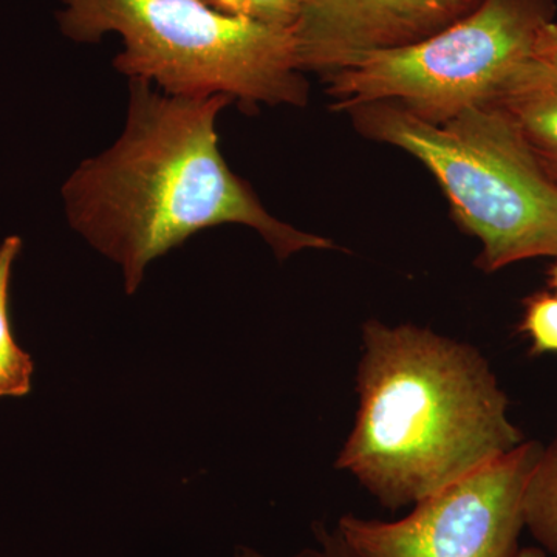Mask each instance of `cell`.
Here are the masks:
<instances>
[{"label": "cell", "instance_id": "obj_10", "mask_svg": "<svg viewBox=\"0 0 557 557\" xmlns=\"http://www.w3.org/2000/svg\"><path fill=\"white\" fill-rule=\"evenodd\" d=\"M523 520L541 548L557 557V435L542 446L523 496Z\"/></svg>", "mask_w": 557, "mask_h": 557}, {"label": "cell", "instance_id": "obj_15", "mask_svg": "<svg viewBox=\"0 0 557 557\" xmlns=\"http://www.w3.org/2000/svg\"><path fill=\"white\" fill-rule=\"evenodd\" d=\"M516 557H547V552L541 547H523L519 548Z\"/></svg>", "mask_w": 557, "mask_h": 557}, {"label": "cell", "instance_id": "obj_14", "mask_svg": "<svg viewBox=\"0 0 557 557\" xmlns=\"http://www.w3.org/2000/svg\"><path fill=\"white\" fill-rule=\"evenodd\" d=\"M533 54L557 67V22H549L539 32Z\"/></svg>", "mask_w": 557, "mask_h": 557}, {"label": "cell", "instance_id": "obj_3", "mask_svg": "<svg viewBox=\"0 0 557 557\" xmlns=\"http://www.w3.org/2000/svg\"><path fill=\"white\" fill-rule=\"evenodd\" d=\"M62 35H119L113 67L172 97L222 95L245 109L309 102L295 32L223 13L201 0H61Z\"/></svg>", "mask_w": 557, "mask_h": 557}, {"label": "cell", "instance_id": "obj_8", "mask_svg": "<svg viewBox=\"0 0 557 557\" xmlns=\"http://www.w3.org/2000/svg\"><path fill=\"white\" fill-rule=\"evenodd\" d=\"M486 104L500 110L557 182V67L528 57Z\"/></svg>", "mask_w": 557, "mask_h": 557}, {"label": "cell", "instance_id": "obj_1", "mask_svg": "<svg viewBox=\"0 0 557 557\" xmlns=\"http://www.w3.org/2000/svg\"><path fill=\"white\" fill-rule=\"evenodd\" d=\"M230 104L222 95L172 97L131 79L123 134L65 180L70 226L120 267L127 295L137 293L153 260L214 226L258 231L278 260L336 248L273 218L231 171L215 129Z\"/></svg>", "mask_w": 557, "mask_h": 557}, {"label": "cell", "instance_id": "obj_16", "mask_svg": "<svg viewBox=\"0 0 557 557\" xmlns=\"http://www.w3.org/2000/svg\"><path fill=\"white\" fill-rule=\"evenodd\" d=\"M549 282H552V287L556 289L557 296V258L555 265H553L552 270H549Z\"/></svg>", "mask_w": 557, "mask_h": 557}, {"label": "cell", "instance_id": "obj_2", "mask_svg": "<svg viewBox=\"0 0 557 557\" xmlns=\"http://www.w3.org/2000/svg\"><path fill=\"white\" fill-rule=\"evenodd\" d=\"M359 408L336 468L395 511L487 467L525 437L474 347L412 324L362 327Z\"/></svg>", "mask_w": 557, "mask_h": 557}, {"label": "cell", "instance_id": "obj_4", "mask_svg": "<svg viewBox=\"0 0 557 557\" xmlns=\"http://www.w3.org/2000/svg\"><path fill=\"white\" fill-rule=\"evenodd\" d=\"M347 112L359 134L406 150L432 172L458 225L482 244L480 270L557 258V182L493 104L474 106L442 126L392 101Z\"/></svg>", "mask_w": 557, "mask_h": 557}, {"label": "cell", "instance_id": "obj_5", "mask_svg": "<svg viewBox=\"0 0 557 557\" xmlns=\"http://www.w3.org/2000/svg\"><path fill=\"white\" fill-rule=\"evenodd\" d=\"M556 0H482L431 38L369 54L325 76L335 110L397 102L417 119L442 126L486 104L509 73L533 53L539 32L555 21Z\"/></svg>", "mask_w": 557, "mask_h": 557}, {"label": "cell", "instance_id": "obj_11", "mask_svg": "<svg viewBox=\"0 0 557 557\" xmlns=\"http://www.w3.org/2000/svg\"><path fill=\"white\" fill-rule=\"evenodd\" d=\"M520 332L531 341V354H557V296L536 293L525 299Z\"/></svg>", "mask_w": 557, "mask_h": 557}, {"label": "cell", "instance_id": "obj_13", "mask_svg": "<svg viewBox=\"0 0 557 557\" xmlns=\"http://www.w3.org/2000/svg\"><path fill=\"white\" fill-rule=\"evenodd\" d=\"M314 539L317 547L304 548L293 557H359L355 549L347 544L338 528L325 527L324 523H314ZM234 557H269L251 547H237Z\"/></svg>", "mask_w": 557, "mask_h": 557}, {"label": "cell", "instance_id": "obj_9", "mask_svg": "<svg viewBox=\"0 0 557 557\" xmlns=\"http://www.w3.org/2000/svg\"><path fill=\"white\" fill-rule=\"evenodd\" d=\"M20 236H9L0 244V399L30 394L35 362L14 339L10 319V287L14 263L22 251Z\"/></svg>", "mask_w": 557, "mask_h": 557}, {"label": "cell", "instance_id": "obj_12", "mask_svg": "<svg viewBox=\"0 0 557 557\" xmlns=\"http://www.w3.org/2000/svg\"><path fill=\"white\" fill-rule=\"evenodd\" d=\"M212 9L277 27H295L300 0H201Z\"/></svg>", "mask_w": 557, "mask_h": 557}, {"label": "cell", "instance_id": "obj_7", "mask_svg": "<svg viewBox=\"0 0 557 557\" xmlns=\"http://www.w3.org/2000/svg\"><path fill=\"white\" fill-rule=\"evenodd\" d=\"M482 0H300L295 32L302 72L322 78L369 54L403 49L463 20Z\"/></svg>", "mask_w": 557, "mask_h": 557}, {"label": "cell", "instance_id": "obj_6", "mask_svg": "<svg viewBox=\"0 0 557 557\" xmlns=\"http://www.w3.org/2000/svg\"><path fill=\"white\" fill-rule=\"evenodd\" d=\"M523 442L487 467L384 522L344 515L339 533L359 557H516L525 530L523 496L541 456Z\"/></svg>", "mask_w": 557, "mask_h": 557}]
</instances>
